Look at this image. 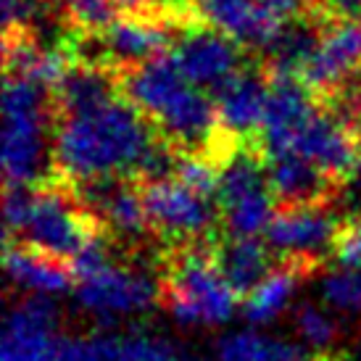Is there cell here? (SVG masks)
<instances>
[{"label": "cell", "instance_id": "cell-26", "mask_svg": "<svg viewBox=\"0 0 361 361\" xmlns=\"http://www.w3.org/2000/svg\"><path fill=\"white\" fill-rule=\"evenodd\" d=\"M63 16L82 35H103L119 19V0H59Z\"/></svg>", "mask_w": 361, "mask_h": 361}, {"label": "cell", "instance_id": "cell-15", "mask_svg": "<svg viewBox=\"0 0 361 361\" xmlns=\"http://www.w3.org/2000/svg\"><path fill=\"white\" fill-rule=\"evenodd\" d=\"M267 95L269 77H264L259 69H238L214 90L219 127L238 140L253 137V132H261L264 124Z\"/></svg>", "mask_w": 361, "mask_h": 361}, {"label": "cell", "instance_id": "cell-20", "mask_svg": "<svg viewBox=\"0 0 361 361\" xmlns=\"http://www.w3.org/2000/svg\"><path fill=\"white\" fill-rule=\"evenodd\" d=\"M192 6L211 30H219L221 35L248 48H267L261 0H192Z\"/></svg>", "mask_w": 361, "mask_h": 361}, {"label": "cell", "instance_id": "cell-13", "mask_svg": "<svg viewBox=\"0 0 361 361\" xmlns=\"http://www.w3.org/2000/svg\"><path fill=\"white\" fill-rule=\"evenodd\" d=\"M314 111V90L298 74H269V95L261 124L264 153L274 156L288 151L295 132L309 121Z\"/></svg>", "mask_w": 361, "mask_h": 361}, {"label": "cell", "instance_id": "cell-1", "mask_svg": "<svg viewBox=\"0 0 361 361\" xmlns=\"http://www.w3.org/2000/svg\"><path fill=\"white\" fill-rule=\"evenodd\" d=\"M153 142L142 111L116 95L95 109L63 114L53 137V164L77 182L119 177L140 171Z\"/></svg>", "mask_w": 361, "mask_h": 361}, {"label": "cell", "instance_id": "cell-10", "mask_svg": "<svg viewBox=\"0 0 361 361\" xmlns=\"http://www.w3.org/2000/svg\"><path fill=\"white\" fill-rule=\"evenodd\" d=\"M288 151L309 159L332 182L348 180L361 164V145L351 127L343 121V116L319 109L295 132Z\"/></svg>", "mask_w": 361, "mask_h": 361}, {"label": "cell", "instance_id": "cell-5", "mask_svg": "<svg viewBox=\"0 0 361 361\" xmlns=\"http://www.w3.org/2000/svg\"><path fill=\"white\" fill-rule=\"evenodd\" d=\"M77 303L101 324H116L127 317H140L164 298V285L148 271L132 269L111 259L77 277Z\"/></svg>", "mask_w": 361, "mask_h": 361}, {"label": "cell", "instance_id": "cell-23", "mask_svg": "<svg viewBox=\"0 0 361 361\" xmlns=\"http://www.w3.org/2000/svg\"><path fill=\"white\" fill-rule=\"evenodd\" d=\"M53 95H56L61 114H77V111L95 109L116 98V85L111 80V74L101 69V63H87V66L74 63V69L63 77Z\"/></svg>", "mask_w": 361, "mask_h": 361}, {"label": "cell", "instance_id": "cell-3", "mask_svg": "<svg viewBox=\"0 0 361 361\" xmlns=\"http://www.w3.org/2000/svg\"><path fill=\"white\" fill-rule=\"evenodd\" d=\"M48 95L37 80L6 71L3 85V177L6 188H35L51 166Z\"/></svg>", "mask_w": 361, "mask_h": 361}, {"label": "cell", "instance_id": "cell-24", "mask_svg": "<svg viewBox=\"0 0 361 361\" xmlns=\"http://www.w3.org/2000/svg\"><path fill=\"white\" fill-rule=\"evenodd\" d=\"M295 348L288 341L269 338L259 327H245L221 335L214 348L216 361H285Z\"/></svg>", "mask_w": 361, "mask_h": 361}, {"label": "cell", "instance_id": "cell-8", "mask_svg": "<svg viewBox=\"0 0 361 361\" xmlns=\"http://www.w3.org/2000/svg\"><path fill=\"white\" fill-rule=\"evenodd\" d=\"M63 343L56 298L27 295L6 311L0 361H61Z\"/></svg>", "mask_w": 361, "mask_h": 361}, {"label": "cell", "instance_id": "cell-18", "mask_svg": "<svg viewBox=\"0 0 361 361\" xmlns=\"http://www.w3.org/2000/svg\"><path fill=\"white\" fill-rule=\"evenodd\" d=\"M6 274L8 280L24 293L42 295V298H59L74 288V271L66 269L59 259L45 256L30 245H13L6 240Z\"/></svg>", "mask_w": 361, "mask_h": 361}, {"label": "cell", "instance_id": "cell-19", "mask_svg": "<svg viewBox=\"0 0 361 361\" xmlns=\"http://www.w3.org/2000/svg\"><path fill=\"white\" fill-rule=\"evenodd\" d=\"M267 180L274 198H280L285 206L322 203L335 185L319 166L293 151L267 156Z\"/></svg>", "mask_w": 361, "mask_h": 361}, {"label": "cell", "instance_id": "cell-33", "mask_svg": "<svg viewBox=\"0 0 361 361\" xmlns=\"http://www.w3.org/2000/svg\"><path fill=\"white\" fill-rule=\"evenodd\" d=\"M188 0H159V6H164V8H182Z\"/></svg>", "mask_w": 361, "mask_h": 361}, {"label": "cell", "instance_id": "cell-27", "mask_svg": "<svg viewBox=\"0 0 361 361\" xmlns=\"http://www.w3.org/2000/svg\"><path fill=\"white\" fill-rule=\"evenodd\" d=\"M295 330L309 348L324 351L338 338V322L332 317V309H324L317 303H301L295 311Z\"/></svg>", "mask_w": 361, "mask_h": 361}, {"label": "cell", "instance_id": "cell-32", "mask_svg": "<svg viewBox=\"0 0 361 361\" xmlns=\"http://www.w3.org/2000/svg\"><path fill=\"white\" fill-rule=\"evenodd\" d=\"M159 0H119L121 8L132 11V13H145V11L151 8V6H156Z\"/></svg>", "mask_w": 361, "mask_h": 361}, {"label": "cell", "instance_id": "cell-25", "mask_svg": "<svg viewBox=\"0 0 361 361\" xmlns=\"http://www.w3.org/2000/svg\"><path fill=\"white\" fill-rule=\"evenodd\" d=\"M319 293L327 309L348 317H361V269L343 267L327 271L319 282Z\"/></svg>", "mask_w": 361, "mask_h": 361}, {"label": "cell", "instance_id": "cell-22", "mask_svg": "<svg viewBox=\"0 0 361 361\" xmlns=\"http://www.w3.org/2000/svg\"><path fill=\"white\" fill-rule=\"evenodd\" d=\"M306 264L301 259H288L282 267L271 269L267 280L256 290H251L243 298V317L251 327H264L280 317L290 306L293 295L298 290Z\"/></svg>", "mask_w": 361, "mask_h": 361}, {"label": "cell", "instance_id": "cell-14", "mask_svg": "<svg viewBox=\"0 0 361 361\" xmlns=\"http://www.w3.org/2000/svg\"><path fill=\"white\" fill-rule=\"evenodd\" d=\"M361 69V19L335 21L322 35L319 45L309 63L303 66L301 80L317 92L338 90Z\"/></svg>", "mask_w": 361, "mask_h": 361}, {"label": "cell", "instance_id": "cell-17", "mask_svg": "<svg viewBox=\"0 0 361 361\" xmlns=\"http://www.w3.org/2000/svg\"><path fill=\"white\" fill-rule=\"evenodd\" d=\"M103 59L116 63V66H140L145 61H153L164 56L169 45L166 30L151 19H142L140 13L116 19L103 35H92Z\"/></svg>", "mask_w": 361, "mask_h": 361}, {"label": "cell", "instance_id": "cell-34", "mask_svg": "<svg viewBox=\"0 0 361 361\" xmlns=\"http://www.w3.org/2000/svg\"><path fill=\"white\" fill-rule=\"evenodd\" d=\"M182 361H192V359H182Z\"/></svg>", "mask_w": 361, "mask_h": 361}, {"label": "cell", "instance_id": "cell-11", "mask_svg": "<svg viewBox=\"0 0 361 361\" xmlns=\"http://www.w3.org/2000/svg\"><path fill=\"white\" fill-rule=\"evenodd\" d=\"M341 232V224L327 206L301 203L277 211L264 235L271 251L285 259H314L317 253L335 248Z\"/></svg>", "mask_w": 361, "mask_h": 361}, {"label": "cell", "instance_id": "cell-21", "mask_svg": "<svg viewBox=\"0 0 361 361\" xmlns=\"http://www.w3.org/2000/svg\"><path fill=\"white\" fill-rule=\"evenodd\" d=\"M269 251V245L261 243L259 238H232L230 235L214 256H216L224 280L232 285V290L245 298L274 269Z\"/></svg>", "mask_w": 361, "mask_h": 361}, {"label": "cell", "instance_id": "cell-30", "mask_svg": "<svg viewBox=\"0 0 361 361\" xmlns=\"http://www.w3.org/2000/svg\"><path fill=\"white\" fill-rule=\"evenodd\" d=\"M335 253H338V261L343 267H351V269H361V216L345 227L338 238V245H335Z\"/></svg>", "mask_w": 361, "mask_h": 361}, {"label": "cell", "instance_id": "cell-12", "mask_svg": "<svg viewBox=\"0 0 361 361\" xmlns=\"http://www.w3.org/2000/svg\"><path fill=\"white\" fill-rule=\"evenodd\" d=\"M171 59L195 87L216 90L240 69V42L221 35L219 30L198 27L188 30L177 40Z\"/></svg>", "mask_w": 361, "mask_h": 361}, {"label": "cell", "instance_id": "cell-6", "mask_svg": "<svg viewBox=\"0 0 361 361\" xmlns=\"http://www.w3.org/2000/svg\"><path fill=\"white\" fill-rule=\"evenodd\" d=\"M216 203L224 216V230L232 238H259L274 219V192L267 180V166L248 151L232 153L219 169Z\"/></svg>", "mask_w": 361, "mask_h": 361}, {"label": "cell", "instance_id": "cell-7", "mask_svg": "<svg viewBox=\"0 0 361 361\" xmlns=\"http://www.w3.org/2000/svg\"><path fill=\"white\" fill-rule=\"evenodd\" d=\"M95 238L92 221L85 211L61 190H37L35 206L21 230L19 243L53 259H74Z\"/></svg>", "mask_w": 361, "mask_h": 361}, {"label": "cell", "instance_id": "cell-16", "mask_svg": "<svg viewBox=\"0 0 361 361\" xmlns=\"http://www.w3.org/2000/svg\"><path fill=\"white\" fill-rule=\"evenodd\" d=\"M61 361H182L177 348L148 332H98L66 338Z\"/></svg>", "mask_w": 361, "mask_h": 361}, {"label": "cell", "instance_id": "cell-29", "mask_svg": "<svg viewBox=\"0 0 361 361\" xmlns=\"http://www.w3.org/2000/svg\"><path fill=\"white\" fill-rule=\"evenodd\" d=\"M35 188H8L6 190V201H3V216H6V238L21 235V230L27 227V219L35 206Z\"/></svg>", "mask_w": 361, "mask_h": 361}, {"label": "cell", "instance_id": "cell-2", "mask_svg": "<svg viewBox=\"0 0 361 361\" xmlns=\"http://www.w3.org/2000/svg\"><path fill=\"white\" fill-rule=\"evenodd\" d=\"M124 92L180 148H201L219 124L216 103L180 71L171 53L124 74Z\"/></svg>", "mask_w": 361, "mask_h": 361}, {"label": "cell", "instance_id": "cell-4", "mask_svg": "<svg viewBox=\"0 0 361 361\" xmlns=\"http://www.w3.org/2000/svg\"><path fill=\"white\" fill-rule=\"evenodd\" d=\"M164 303L182 327H221L238 311V293L224 280L216 256L188 251L164 282Z\"/></svg>", "mask_w": 361, "mask_h": 361}, {"label": "cell", "instance_id": "cell-28", "mask_svg": "<svg viewBox=\"0 0 361 361\" xmlns=\"http://www.w3.org/2000/svg\"><path fill=\"white\" fill-rule=\"evenodd\" d=\"M174 177L188 185L190 190L201 192L211 201H216V190H219V169L216 164L206 156H182L180 164H177V171Z\"/></svg>", "mask_w": 361, "mask_h": 361}, {"label": "cell", "instance_id": "cell-31", "mask_svg": "<svg viewBox=\"0 0 361 361\" xmlns=\"http://www.w3.org/2000/svg\"><path fill=\"white\" fill-rule=\"evenodd\" d=\"M322 16L332 21L361 19V0H322Z\"/></svg>", "mask_w": 361, "mask_h": 361}, {"label": "cell", "instance_id": "cell-9", "mask_svg": "<svg viewBox=\"0 0 361 361\" xmlns=\"http://www.w3.org/2000/svg\"><path fill=\"white\" fill-rule=\"evenodd\" d=\"M142 201L151 227L169 240H192L214 224V201L190 190L177 177L145 182Z\"/></svg>", "mask_w": 361, "mask_h": 361}]
</instances>
